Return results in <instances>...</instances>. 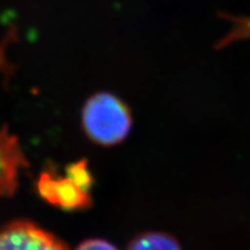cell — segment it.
<instances>
[{
  "mask_svg": "<svg viewBox=\"0 0 250 250\" xmlns=\"http://www.w3.org/2000/svg\"><path fill=\"white\" fill-rule=\"evenodd\" d=\"M83 126L94 143L114 146L129 136L132 116L129 107L114 94L98 93L83 105Z\"/></svg>",
  "mask_w": 250,
  "mask_h": 250,
  "instance_id": "cell-1",
  "label": "cell"
},
{
  "mask_svg": "<svg viewBox=\"0 0 250 250\" xmlns=\"http://www.w3.org/2000/svg\"><path fill=\"white\" fill-rule=\"evenodd\" d=\"M0 250H68L51 233L29 221H15L0 229Z\"/></svg>",
  "mask_w": 250,
  "mask_h": 250,
  "instance_id": "cell-2",
  "label": "cell"
},
{
  "mask_svg": "<svg viewBox=\"0 0 250 250\" xmlns=\"http://www.w3.org/2000/svg\"><path fill=\"white\" fill-rule=\"evenodd\" d=\"M40 196L50 204L66 211L83 210L92 204L89 192H86L71 177H62L54 171H44L37 182Z\"/></svg>",
  "mask_w": 250,
  "mask_h": 250,
  "instance_id": "cell-3",
  "label": "cell"
},
{
  "mask_svg": "<svg viewBox=\"0 0 250 250\" xmlns=\"http://www.w3.org/2000/svg\"><path fill=\"white\" fill-rule=\"evenodd\" d=\"M26 156L20 147L19 139L8 132L0 130V196H13L18 188V177L21 168H27Z\"/></svg>",
  "mask_w": 250,
  "mask_h": 250,
  "instance_id": "cell-4",
  "label": "cell"
},
{
  "mask_svg": "<svg viewBox=\"0 0 250 250\" xmlns=\"http://www.w3.org/2000/svg\"><path fill=\"white\" fill-rule=\"evenodd\" d=\"M127 250H182L177 240L169 234L147 232L136 236Z\"/></svg>",
  "mask_w": 250,
  "mask_h": 250,
  "instance_id": "cell-5",
  "label": "cell"
},
{
  "mask_svg": "<svg viewBox=\"0 0 250 250\" xmlns=\"http://www.w3.org/2000/svg\"><path fill=\"white\" fill-rule=\"evenodd\" d=\"M66 175L79 186L81 189L89 192L93 186V177L88 169L86 160L72 164L66 168Z\"/></svg>",
  "mask_w": 250,
  "mask_h": 250,
  "instance_id": "cell-6",
  "label": "cell"
},
{
  "mask_svg": "<svg viewBox=\"0 0 250 250\" xmlns=\"http://www.w3.org/2000/svg\"><path fill=\"white\" fill-rule=\"evenodd\" d=\"M76 250H118V249L115 246H112L111 243L105 241V240L93 239V240H87V241L83 242Z\"/></svg>",
  "mask_w": 250,
  "mask_h": 250,
  "instance_id": "cell-7",
  "label": "cell"
}]
</instances>
